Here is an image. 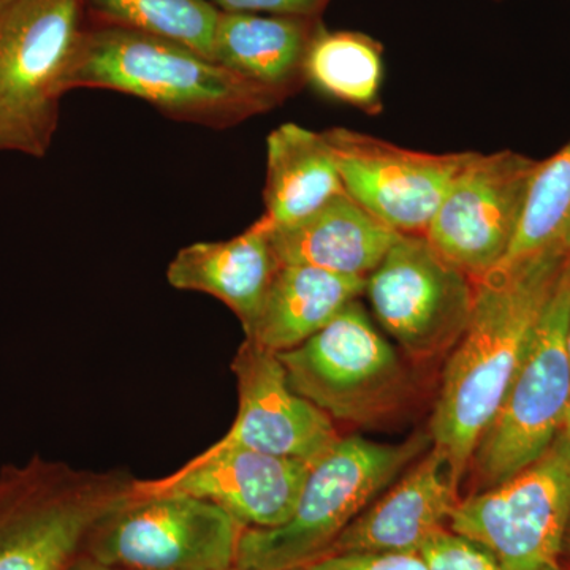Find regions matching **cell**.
<instances>
[{"mask_svg": "<svg viewBox=\"0 0 570 570\" xmlns=\"http://www.w3.org/2000/svg\"><path fill=\"white\" fill-rule=\"evenodd\" d=\"M88 20L181 41L212 58L219 9L209 0H82ZM213 59V58H212Z\"/></svg>", "mask_w": 570, "mask_h": 570, "instance_id": "23", "label": "cell"}, {"mask_svg": "<svg viewBox=\"0 0 570 570\" xmlns=\"http://www.w3.org/2000/svg\"><path fill=\"white\" fill-rule=\"evenodd\" d=\"M493 2H501V0H493Z\"/></svg>", "mask_w": 570, "mask_h": 570, "instance_id": "31", "label": "cell"}, {"mask_svg": "<svg viewBox=\"0 0 570 570\" xmlns=\"http://www.w3.org/2000/svg\"><path fill=\"white\" fill-rule=\"evenodd\" d=\"M305 82L322 96L366 115H379L384 86V45L360 31L318 26L305 61Z\"/></svg>", "mask_w": 570, "mask_h": 570, "instance_id": "21", "label": "cell"}, {"mask_svg": "<svg viewBox=\"0 0 570 570\" xmlns=\"http://www.w3.org/2000/svg\"><path fill=\"white\" fill-rule=\"evenodd\" d=\"M539 160L524 154L472 153L428 225L425 238L466 275H487L515 238Z\"/></svg>", "mask_w": 570, "mask_h": 570, "instance_id": "11", "label": "cell"}, {"mask_svg": "<svg viewBox=\"0 0 570 570\" xmlns=\"http://www.w3.org/2000/svg\"><path fill=\"white\" fill-rule=\"evenodd\" d=\"M430 441L426 434L401 444L341 438L311 468L284 524L243 531L235 570H296L321 560L348 524L425 452Z\"/></svg>", "mask_w": 570, "mask_h": 570, "instance_id": "3", "label": "cell"}, {"mask_svg": "<svg viewBox=\"0 0 570 570\" xmlns=\"http://www.w3.org/2000/svg\"><path fill=\"white\" fill-rule=\"evenodd\" d=\"M322 22L219 10L213 61L288 99L306 85L307 48Z\"/></svg>", "mask_w": 570, "mask_h": 570, "instance_id": "18", "label": "cell"}, {"mask_svg": "<svg viewBox=\"0 0 570 570\" xmlns=\"http://www.w3.org/2000/svg\"><path fill=\"white\" fill-rule=\"evenodd\" d=\"M296 570H303V569H296Z\"/></svg>", "mask_w": 570, "mask_h": 570, "instance_id": "32", "label": "cell"}, {"mask_svg": "<svg viewBox=\"0 0 570 570\" xmlns=\"http://www.w3.org/2000/svg\"><path fill=\"white\" fill-rule=\"evenodd\" d=\"M344 190L400 235L425 236L453 178L472 153H423L346 129L324 132Z\"/></svg>", "mask_w": 570, "mask_h": 570, "instance_id": "12", "label": "cell"}, {"mask_svg": "<svg viewBox=\"0 0 570 570\" xmlns=\"http://www.w3.org/2000/svg\"><path fill=\"white\" fill-rule=\"evenodd\" d=\"M86 28L82 0H0V153L50 151Z\"/></svg>", "mask_w": 570, "mask_h": 570, "instance_id": "4", "label": "cell"}, {"mask_svg": "<svg viewBox=\"0 0 570 570\" xmlns=\"http://www.w3.org/2000/svg\"><path fill=\"white\" fill-rule=\"evenodd\" d=\"M570 517V449L557 439L515 475L460 499L449 530L490 551L502 570L560 564Z\"/></svg>", "mask_w": 570, "mask_h": 570, "instance_id": "9", "label": "cell"}, {"mask_svg": "<svg viewBox=\"0 0 570 570\" xmlns=\"http://www.w3.org/2000/svg\"><path fill=\"white\" fill-rule=\"evenodd\" d=\"M344 193L346 190L324 132L285 122L268 135L265 212L258 219L265 228L299 223Z\"/></svg>", "mask_w": 570, "mask_h": 570, "instance_id": "20", "label": "cell"}, {"mask_svg": "<svg viewBox=\"0 0 570 570\" xmlns=\"http://www.w3.org/2000/svg\"><path fill=\"white\" fill-rule=\"evenodd\" d=\"M63 570H122L118 568H112V566L104 564V562L94 560V558L89 557V554H85V551H81L73 561L69 562Z\"/></svg>", "mask_w": 570, "mask_h": 570, "instance_id": "27", "label": "cell"}, {"mask_svg": "<svg viewBox=\"0 0 570 570\" xmlns=\"http://www.w3.org/2000/svg\"><path fill=\"white\" fill-rule=\"evenodd\" d=\"M135 482L124 471H81L41 456L0 469V570L66 569Z\"/></svg>", "mask_w": 570, "mask_h": 570, "instance_id": "5", "label": "cell"}, {"mask_svg": "<svg viewBox=\"0 0 570 570\" xmlns=\"http://www.w3.org/2000/svg\"><path fill=\"white\" fill-rule=\"evenodd\" d=\"M279 268L268 230L255 220L242 235L225 242L183 247L168 265L167 281L178 291L219 299L234 311L246 333Z\"/></svg>", "mask_w": 570, "mask_h": 570, "instance_id": "17", "label": "cell"}, {"mask_svg": "<svg viewBox=\"0 0 570 570\" xmlns=\"http://www.w3.org/2000/svg\"><path fill=\"white\" fill-rule=\"evenodd\" d=\"M568 352H569V362H570V326H569V336H568ZM562 444L566 448L570 449V406L568 412V419H566L564 426H562L560 436H558Z\"/></svg>", "mask_w": 570, "mask_h": 570, "instance_id": "28", "label": "cell"}, {"mask_svg": "<svg viewBox=\"0 0 570 570\" xmlns=\"http://www.w3.org/2000/svg\"><path fill=\"white\" fill-rule=\"evenodd\" d=\"M277 358L295 392L332 420L373 425L392 415L406 397L403 362L358 299Z\"/></svg>", "mask_w": 570, "mask_h": 570, "instance_id": "8", "label": "cell"}, {"mask_svg": "<svg viewBox=\"0 0 570 570\" xmlns=\"http://www.w3.org/2000/svg\"><path fill=\"white\" fill-rule=\"evenodd\" d=\"M543 250L570 253V140L535 165L515 238L502 262Z\"/></svg>", "mask_w": 570, "mask_h": 570, "instance_id": "22", "label": "cell"}, {"mask_svg": "<svg viewBox=\"0 0 570 570\" xmlns=\"http://www.w3.org/2000/svg\"><path fill=\"white\" fill-rule=\"evenodd\" d=\"M459 502V487L450 478L448 461L431 448L389 493L348 524L325 557L420 551L445 530Z\"/></svg>", "mask_w": 570, "mask_h": 570, "instance_id": "15", "label": "cell"}, {"mask_svg": "<svg viewBox=\"0 0 570 570\" xmlns=\"http://www.w3.org/2000/svg\"><path fill=\"white\" fill-rule=\"evenodd\" d=\"M303 570H430L419 551L343 553L321 558Z\"/></svg>", "mask_w": 570, "mask_h": 570, "instance_id": "25", "label": "cell"}, {"mask_svg": "<svg viewBox=\"0 0 570 570\" xmlns=\"http://www.w3.org/2000/svg\"><path fill=\"white\" fill-rule=\"evenodd\" d=\"M223 11L322 20L332 0H212Z\"/></svg>", "mask_w": 570, "mask_h": 570, "instance_id": "26", "label": "cell"}, {"mask_svg": "<svg viewBox=\"0 0 570 570\" xmlns=\"http://www.w3.org/2000/svg\"><path fill=\"white\" fill-rule=\"evenodd\" d=\"M313 464L217 441L174 474L138 482L151 491L205 499L242 527L269 530L294 512Z\"/></svg>", "mask_w": 570, "mask_h": 570, "instance_id": "14", "label": "cell"}, {"mask_svg": "<svg viewBox=\"0 0 570 570\" xmlns=\"http://www.w3.org/2000/svg\"><path fill=\"white\" fill-rule=\"evenodd\" d=\"M232 371L238 414L223 444L314 464L340 441L333 420L292 387L275 352L245 340Z\"/></svg>", "mask_w": 570, "mask_h": 570, "instance_id": "13", "label": "cell"}, {"mask_svg": "<svg viewBox=\"0 0 570 570\" xmlns=\"http://www.w3.org/2000/svg\"><path fill=\"white\" fill-rule=\"evenodd\" d=\"M419 553L430 570H502L490 551L448 528L428 540Z\"/></svg>", "mask_w": 570, "mask_h": 570, "instance_id": "24", "label": "cell"}, {"mask_svg": "<svg viewBox=\"0 0 570 570\" xmlns=\"http://www.w3.org/2000/svg\"><path fill=\"white\" fill-rule=\"evenodd\" d=\"M245 530L213 502L145 490L137 480L94 524L82 550L122 570H235Z\"/></svg>", "mask_w": 570, "mask_h": 570, "instance_id": "7", "label": "cell"}, {"mask_svg": "<svg viewBox=\"0 0 570 570\" xmlns=\"http://www.w3.org/2000/svg\"><path fill=\"white\" fill-rule=\"evenodd\" d=\"M379 324L415 362L459 344L471 318L475 279L439 254L425 236L401 235L366 277Z\"/></svg>", "mask_w": 570, "mask_h": 570, "instance_id": "10", "label": "cell"}, {"mask_svg": "<svg viewBox=\"0 0 570 570\" xmlns=\"http://www.w3.org/2000/svg\"><path fill=\"white\" fill-rule=\"evenodd\" d=\"M569 255H524L475 279L471 318L450 352L430 423L433 449L448 461L456 487L527 355Z\"/></svg>", "mask_w": 570, "mask_h": 570, "instance_id": "1", "label": "cell"}, {"mask_svg": "<svg viewBox=\"0 0 570 570\" xmlns=\"http://www.w3.org/2000/svg\"><path fill=\"white\" fill-rule=\"evenodd\" d=\"M561 557L568 558V561L570 562V517L568 528H566L564 542H562Z\"/></svg>", "mask_w": 570, "mask_h": 570, "instance_id": "29", "label": "cell"}, {"mask_svg": "<svg viewBox=\"0 0 570 570\" xmlns=\"http://www.w3.org/2000/svg\"><path fill=\"white\" fill-rule=\"evenodd\" d=\"M70 86L127 94L175 121L212 129L238 126L285 100L181 41L89 20Z\"/></svg>", "mask_w": 570, "mask_h": 570, "instance_id": "2", "label": "cell"}, {"mask_svg": "<svg viewBox=\"0 0 570 570\" xmlns=\"http://www.w3.org/2000/svg\"><path fill=\"white\" fill-rule=\"evenodd\" d=\"M546 570H566V569L562 568L561 562H560V564L553 566V568H549V569H546Z\"/></svg>", "mask_w": 570, "mask_h": 570, "instance_id": "30", "label": "cell"}, {"mask_svg": "<svg viewBox=\"0 0 570 570\" xmlns=\"http://www.w3.org/2000/svg\"><path fill=\"white\" fill-rule=\"evenodd\" d=\"M266 230L281 265L314 266L355 277L370 276L401 236L347 193L299 223Z\"/></svg>", "mask_w": 570, "mask_h": 570, "instance_id": "16", "label": "cell"}, {"mask_svg": "<svg viewBox=\"0 0 570 570\" xmlns=\"http://www.w3.org/2000/svg\"><path fill=\"white\" fill-rule=\"evenodd\" d=\"M570 255L527 355L472 455L479 491L504 482L551 448L570 406Z\"/></svg>", "mask_w": 570, "mask_h": 570, "instance_id": "6", "label": "cell"}, {"mask_svg": "<svg viewBox=\"0 0 570 570\" xmlns=\"http://www.w3.org/2000/svg\"><path fill=\"white\" fill-rule=\"evenodd\" d=\"M365 287L366 277L281 265L245 340L275 354L298 347L365 294Z\"/></svg>", "mask_w": 570, "mask_h": 570, "instance_id": "19", "label": "cell"}]
</instances>
